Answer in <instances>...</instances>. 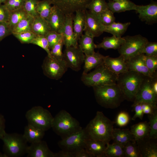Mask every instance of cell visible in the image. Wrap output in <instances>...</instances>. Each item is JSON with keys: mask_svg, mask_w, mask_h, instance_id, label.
Segmentation results:
<instances>
[{"mask_svg": "<svg viewBox=\"0 0 157 157\" xmlns=\"http://www.w3.org/2000/svg\"><path fill=\"white\" fill-rule=\"evenodd\" d=\"M115 122L98 111L94 118L85 128L88 138L99 140L106 144L112 140V131Z\"/></svg>", "mask_w": 157, "mask_h": 157, "instance_id": "6da1fadb", "label": "cell"}, {"mask_svg": "<svg viewBox=\"0 0 157 157\" xmlns=\"http://www.w3.org/2000/svg\"><path fill=\"white\" fill-rule=\"evenodd\" d=\"M92 88L97 103L106 108H117L125 99L123 93L116 83Z\"/></svg>", "mask_w": 157, "mask_h": 157, "instance_id": "7a4b0ae2", "label": "cell"}, {"mask_svg": "<svg viewBox=\"0 0 157 157\" xmlns=\"http://www.w3.org/2000/svg\"><path fill=\"white\" fill-rule=\"evenodd\" d=\"M145 76L142 74L130 70L118 75L116 84L123 93L125 99L133 102Z\"/></svg>", "mask_w": 157, "mask_h": 157, "instance_id": "3957f363", "label": "cell"}, {"mask_svg": "<svg viewBox=\"0 0 157 157\" xmlns=\"http://www.w3.org/2000/svg\"><path fill=\"white\" fill-rule=\"evenodd\" d=\"M51 128L63 139L82 128L78 121L68 112L62 110L53 117Z\"/></svg>", "mask_w": 157, "mask_h": 157, "instance_id": "277c9868", "label": "cell"}, {"mask_svg": "<svg viewBox=\"0 0 157 157\" xmlns=\"http://www.w3.org/2000/svg\"><path fill=\"white\" fill-rule=\"evenodd\" d=\"M118 75L112 72L104 64L92 72L82 74L81 80L88 87L112 85L116 83Z\"/></svg>", "mask_w": 157, "mask_h": 157, "instance_id": "5b68a950", "label": "cell"}, {"mask_svg": "<svg viewBox=\"0 0 157 157\" xmlns=\"http://www.w3.org/2000/svg\"><path fill=\"white\" fill-rule=\"evenodd\" d=\"M1 139L4 143V153L8 157H19L26 153L28 146L23 135L6 132Z\"/></svg>", "mask_w": 157, "mask_h": 157, "instance_id": "8992f818", "label": "cell"}, {"mask_svg": "<svg viewBox=\"0 0 157 157\" xmlns=\"http://www.w3.org/2000/svg\"><path fill=\"white\" fill-rule=\"evenodd\" d=\"M28 124L45 131L51 128L53 117L47 110L35 106L28 110L26 114Z\"/></svg>", "mask_w": 157, "mask_h": 157, "instance_id": "52a82bcc", "label": "cell"}, {"mask_svg": "<svg viewBox=\"0 0 157 157\" xmlns=\"http://www.w3.org/2000/svg\"><path fill=\"white\" fill-rule=\"evenodd\" d=\"M124 43L118 49L120 55L126 61L129 59L142 53V51L147 39L138 34L134 36H126L123 37Z\"/></svg>", "mask_w": 157, "mask_h": 157, "instance_id": "ba28073f", "label": "cell"}, {"mask_svg": "<svg viewBox=\"0 0 157 157\" xmlns=\"http://www.w3.org/2000/svg\"><path fill=\"white\" fill-rule=\"evenodd\" d=\"M42 68L45 76L55 80L60 79L68 68L63 59H58L48 55L44 60Z\"/></svg>", "mask_w": 157, "mask_h": 157, "instance_id": "9c48e42d", "label": "cell"}, {"mask_svg": "<svg viewBox=\"0 0 157 157\" xmlns=\"http://www.w3.org/2000/svg\"><path fill=\"white\" fill-rule=\"evenodd\" d=\"M88 136L85 128H82L68 136L63 139L58 144L61 150L74 152L85 148Z\"/></svg>", "mask_w": 157, "mask_h": 157, "instance_id": "30bf717a", "label": "cell"}, {"mask_svg": "<svg viewBox=\"0 0 157 157\" xmlns=\"http://www.w3.org/2000/svg\"><path fill=\"white\" fill-rule=\"evenodd\" d=\"M152 77L145 76L136 95L133 104L145 102L157 108V94L152 88Z\"/></svg>", "mask_w": 157, "mask_h": 157, "instance_id": "8fae6325", "label": "cell"}, {"mask_svg": "<svg viewBox=\"0 0 157 157\" xmlns=\"http://www.w3.org/2000/svg\"><path fill=\"white\" fill-rule=\"evenodd\" d=\"M85 56L79 47L71 46L65 47L63 59L68 68L76 72L79 71L84 63Z\"/></svg>", "mask_w": 157, "mask_h": 157, "instance_id": "7c38bea8", "label": "cell"}, {"mask_svg": "<svg viewBox=\"0 0 157 157\" xmlns=\"http://www.w3.org/2000/svg\"><path fill=\"white\" fill-rule=\"evenodd\" d=\"M62 11L65 15L73 14L78 10H86L91 0H48Z\"/></svg>", "mask_w": 157, "mask_h": 157, "instance_id": "4fadbf2b", "label": "cell"}, {"mask_svg": "<svg viewBox=\"0 0 157 157\" xmlns=\"http://www.w3.org/2000/svg\"><path fill=\"white\" fill-rule=\"evenodd\" d=\"M104 26L98 15L85 10V34L94 38L99 37L104 32Z\"/></svg>", "mask_w": 157, "mask_h": 157, "instance_id": "5bb4252c", "label": "cell"}, {"mask_svg": "<svg viewBox=\"0 0 157 157\" xmlns=\"http://www.w3.org/2000/svg\"><path fill=\"white\" fill-rule=\"evenodd\" d=\"M138 14L140 19L150 24L157 21V2L152 1L146 5H137L135 10Z\"/></svg>", "mask_w": 157, "mask_h": 157, "instance_id": "9a60e30c", "label": "cell"}, {"mask_svg": "<svg viewBox=\"0 0 157 157\" xmlns=\"http://www.w3.org/2000/svg\"><path fill=\"white\" fill-rule=\"evenodd\" d=\"M65 22L60 33L62 34L64 45L65 47L71 46L77 47L78 41L76 39L73 26V14L65 15Z\"/></svg>", "mask_w": 157, "mask_h": 157, "instance_id": "2e32d148", "label": "cell"}, {"mask_svg": "<svg viewBox=\"0 0 157 157\" xmlns=\"http://www.w3.org/2000/svg\"><path fill=\"white\" fill-rule=\"evenodd\" d=\"M141 157H157V138L149 136L135 141Z\"/></svg>", "mask_w": 157, "mask_h": 157, "instance_id": "e0dca14e", "label": "cell"}, {"mask_svg": "<svg viewBox=\"0 0 157 157\" xmlns=\"http://www.w3.org/2000/svg\"><path fill=\"white\" fill-rule=\"evenodd\" d=\"M27 157H54L55 153L51 151L46 142L43 140L31 143L26 149Z\"/></svg>", "mask_w": 157, "mask_h": 157, "instance_id": "ac0fdd59", "label": "cell"}, {"mask_svg": "<svg viewBox=\"0 0 157 157\" xmlns=\"http://www.w3.org/2000/svg\"><path fill=\"white\" fill-rule=\"evenodd\" d=\"M65 15L60 9L53 6L50 15L47 20L51 31L60 33L65 21Z\"/></svg>", "mask_w": 157, "mask_h": 157, "instance_id": "d6986e66", "label": "cell"}, {"mask_svg": "<svg viewBox=\"0 0 157 157\" xmlns=\"http://www.w3.org/2000/svg\"><path fill=\"white\" fill-rule=\"evenodd\" d=\"M104 64L110 71L117 75L129 71L126 61L121 55L115 58L105 56Z\"/></svg>", "mask_w": 157, "mask_h": 157, "instance_id": "ffe728a7", "label": "cell"}, {"mask_svg": "<svg viewBox=\"0 0 157 157\" xmlns=\"http://www.w3.org/2000/svg\"><path fill=\"white\" fill-rule=\"evenodd\" d=\"M145 55L141 53L126 60L129 70L135 71L145 76L151 77L145 61Z\"/></svg>", "mask_w": 157, "mask_h": 157, "instance_id": "44dd1931", "label": "cell"}, {"mask_svg": "<svg viewBox=\"0 0 157 157\" xmlns=\"http://www.w3.org/2000/svg\"><path fill=\"white\" fill-rule=\"evenodd\" d=\"M106 144L101 141L88 138L85 148L93 157H106L105 154Z\"/></svg>", "mask_w": 157, "mask_h": 157, "instance_id": "7402d4cb", "label": "cell"}, {"mask_svg": "<svg viewBox=\"0 0 157 157\" xmlns=\"http://www.w3.org/2000/svg\"><path fill=\"white\" fill-rule=\"evenodd\" d=\"M105 57L98 52L90 55L85 56L82 74L87 73L92 69L104 64Z\"/></svg>", "mask_w": 157, "mask_h": 157, "instance_id": "603a6c76", "label": "cell"}, {"mask_svg": "<svg viewBox=\"0 0 157 157\" xmlns=\"http://www.w3.org/2000/svg\"><path fill=\"white\" fill-rule=\"evenodd\" d=\"M85 10L76 11L73 18L74 33L75 37L78 41L83 34L85 22Z\"/></svg>", "mask_w": 157, "mask_h": 157, "instance_id": "cb8c5ba5", "label": "cell"}, {"mask_svg": "<svg viewBox=\"0 0 157 157\" xmlns=\"http://www.w3.org/2000/svg\"><path fill=\"white\" fill-rule=\"evenodd\" d=\"M45 131L28 124L24 130L23 136L27 142L31 143L37 142L42 140Z\"/></svg>", "mask_w": 157, "mask_h": 157, "instance_id": "d4e9b609", "label": "cell"}, {"mask_svg": "<svg viewBox=\"0 0 157 157\" xmlns=\"http://www.w3.org/2000/svg\"><path fill=\"white\" fill-rule=\"evenodd\" d=\"M107 4L108 8L114 13L135 10L137 6L130 0H123L121 2L109 0Z\"/></svg>", "mask_w": 157, "mask_h": 157, "instance_id": "484cf974", "label": "cell"}, {"mask_svg": "<svg viewBox=\"0 0 157 157\" xmlns=\"http://www.w3.org/2000/svg\"><path fill=\"white\" fill-rule=\"evenodd\" d=\"M113 143L123 145L128 142L135 141L133 135L129 129L113 128L112 131Z\"/></svg>", "mask_w": 157, "mask_h": 157, "instance_id": "4316f807", "label": "cell"}, {"mask_svg": "<svg viewBox=\"0 0 157 157\" xmlns=\"http://www.w3.org/2000/svg\"><path fill=\"white\" fill-rule=\"evenodd\" d=\"M130 131L135 141L142 139L149 135V123L146 121L133 125L131 127Z\"/></svg>", "mask_w": 157, "mask_h": 157, "instance_id": "83f0119b", "label": "cell"}, {"mask_svg": "<svg viewBox=\"0 0 157 157\" xmlns=\"http://www.w3.org/2000/svg\"><path fill=\"white\" fill-rule=\"evenodd\" d=\"M124 38L113 35L106 37L101 42L96 44V48H102L106 50L109 49H118L124 42Z\"/></svg>", "mask_w": 157, "mask_h": 157, "instance_id": "f1b7e54d", "label": "cell"}, {"mask_svg": "<svg viewBox=\"0 0 157 157\" xmlns=\"http://www.w3.org/2000/svg\"><path fill=\"white\" fill-rule=\"evenodd\" d=\"M51 31L47 21L39 15L34 18L32 31L36 35L45 36Z\"/></svg>", "mask_w": 157, "mask_h": 157, "instance_id": "f546056e", "label": "cell"}, {"mask_svg": "<svg viewBox=\"0 0 157 157\" xmlns=\"http://www.w3.org/2000/svg\"><path fill=\"white\" fill-rule=\"evenodd\" d=\"M94 37L89 35L83 34L78 40V46L85 56L92 54L95 52L96 44L94 42Z\"/></svg>", "mask_w": 157, "mask_h": 157, "instance_id": "4dcf8cb0", "label": "cell"}, {"mask_svg": "<svg viewBox=\"0 0 157 157\" xmlns=\"http://www.w3.org/2000/svg\"><path fill=\"white\" fill-rule=\"evenodd\" d=\"M130 24V22L122 23L114 22L109 25H104V32L110 33L117 37H121Z\"/></svg>", "mask_w": 157, "mask_h": 157, "instance_id": "1f68e13d", "label": "cell"}, {"mask_svg": "<svg viewBox=\"0 0 157 157\" xmlns=\"http://www.w3.org/2000/svg\"><path fill=\"white\" fill-rule=\"evenodd\" d=\"M28 15L23 8L10 12L8 24L11 31L20 21Z\"/></svg>", "mask_w": 157, "mask_h": 157, "instance_id": "d6a6232c", "label": "cell"}, {"mask_svg": "<svg viewBox=\"0 0 157 157\" xmlns=\"http://www.w3.org/2000/svg\"><path fill=\"white\" fill-rule=\"evenodd\" d=\"M105 154L107 157H125L123 146L116 143H107Z\"/></svg>", "mask_w": 157, "mask_h": 157, "instance_id": "836d02e7", "label": "cell"}, {"mask_svg": "<svg viewBox=\"0 0 157 157\" xmlns=\"http://www.w3.org/2000/svg\"><path fill=\"white\" fill-rule=\"evenodd\" d=\"M34 18L28 15L20 21L12 31L13 35L22 32L32 31V26Z\"/></svg>", "mask_w": 157, "mask_h": 157, "instance_id": "e575fe53", "label": "cell"}, {"mask_svg": "<svg viewBox=\"0 0 157 157\" xmlns=\"http://www.w3.org/2000/svg\"><path fill=\"white\" fill-rule=\"evenodd\" d=\"M108 8L107 3L105 0H91L86 7V9L98 15Z\"/></svg>", "mask_w": 157, "mask_h": 157, "instance_id": "d590c367", "label": "cell"}, {"mask_svg": "<svg viewBox=\"0 0 157 157\" xmlns=\"http://www.w3.org/2000/svg\"><path fill=\"white\" fill-rule=\"evenodd\" d=\"M51 5L48 0L39 1L36 8L37 13L41 17L47 20L51 10Z\"/></svg>", "mask_w": 157, "mask_h": 157, "instance_id": "8d00e7d4", "label": "cell"}, {"mask_svg": "<svg viewBox=\"0 0 157 157\" xmlns=\"http://www.w3.org/2000/svg\"><path fill=\"white\" fill-rule=\"evenodd\" d=\"M125 157H141L136 142L135 141L129 142L123 145Z\"/></svg>", "mask_w": 157, "mask_h": 157, "instance_id": "74e56055", "label": "cell"}, {"mask_svg": "<svg viewBox=\"0 0 157 157\" xmlns=\"http://www.w3.org/2000/svg\"><path fill=\"white\" fill-rule=\"evenodd\" d=\"M149 120L150 128L149 137L153 138H157V110L153 114L148 115Z\"/></svg>", "mask_w": 157, "mask_h": 157, "instance_id": "f35d334b", "label": "cell"}, {"mask_svg": "<svg viewBox=\"0 0 157 157\" xmlns=\"http://www.w3.org/2000/svg\"><path fill=\"white\" fill-rule=\"evenodd\" d=\"M39 0H25L23 8L29 16L34 18L39 15L36 11Z\"/></svg>", "mask_w": 157, "mask_h": 157, "instance_id": "ab89813d", "label": "cell"}, {"mask_svg": "<svg viewBox=\"0 0 157 157\" xmlns=\"http://www.w3.org/2000/svg\"><path fill=\"white\" fill-rule=\"evenodd\" d=\"M64 45L63 37H62L58 42L55 44L50 50V55L56 59H63V47Z\"/></svg>", "mask_w": 157, "mask_h": 157, "instance_id": "60d3db41", "label": "cell"}, {"mask_svg": "<svg viewBox=\"0 0 157 157\" xmlns=\"http://www.w3.org/2000/svg\"><path fill=\"white\" fill-rule=\"evenodd\" d=\"M114 13L108 8L102 12L98 15L102 24L105 26H107L115 22V17Z\"/></svg>", "mask_w": 157, "mask_h": 157, "instance_id": "b9f144b4", "label": "cell"}, {"mask_svg": "<svg viewBox=\"0 0 157 157\" xmlns=\"http://www.w3.org/2000/svg\"><path fill=\"white\" fill-rule=\"evenodd\" d=\"M31 44L37 45L44 49L47 55H50V50L48 41L45 36L36 35Z\"/></svg>", "mask_w": 157, "mask_h": 157, "instance_id": "7bdbcfd3", "label": "cell"}, {"mask_svg": "<svg viewBox=\"0 0 157 157\" xmlns=\"http://www.w3.org/2000/svg\"><path fill=\"white\" fill-rule=\"evenodd\" d=\"M21 43H31L36 35L31 31H27L13 35Z\"/></svg>", "mask_w": 157, "mask_h": 157, "instance_id": "ee69618b", "label": "cell"}, {"mask_svg": "<svg viewBox=\"0 0 157 157\" xmlns=\"http://www.w3.org/2000/svg\"><path fill=\"white\" fill-rule=\"evenodd\" d=\"M142 53L146 56H157V43L148 41L145 44Z\"/></svg>", "mask_w": 157, "mask_h": 157, "instance_id": "f6af8a7d", "label": "cell"}, {"mask_svg": "<svg viewBox=\"0 0 157 157\" xmlns=\"http://www.w3.org/2000/svg\"><path fill=\"white\" fill-rule=\"evenodd\" d=\"M145 61L146 66L151 76L157 73V56H145Z\"/></svg>", "mask_w": 157, "mask_h": 157, "instance_id": "bcb514c9", "label": "cell"}, {"mask_svg": "<svg viewBox=\"0 0 157 157\" xmlns=\"http://www.w3.org/2000/svg\"><path fill=\"white\" fill-rule=\"evenodd\" d=\"M63 36L61 33L51 31L45 36L49 43L50 50L57 43Z\"/></svg>", "mask_w": 157, "mask_h": 157, "instance_id": "7dc6e473", "label": "cell"}, {"mask_svg": "<svg viewBox=\"0 0 157 157\" xmlns=\"http://www.w3.org/2000/svg\"><path fill=\"white\" fill-rule=\"evenodd\" d=\"M25 0H7L3 4L10 12L23 8Z\"/></svg>", "mask_w": 157, "mask_h": 157, "instance_id": "c3c4849f", "label": "cell"}, {"mask_svg": "<svg viewBox=\"0 0 157 157\" xmlns=\"http://www.w3.org/2000/svg\"><path fill=\"white\" fill-rule=\"evenodd\" d=\"M130 120V117L129 114L125 111H121L117 116L115 122L120 127H123L126 125Z\"/></svg>", "mask_w": 157, "mask_h": 157, "instance_id": "681fc988", "label": "cell"}, {"mask_svg": "<svg viewBox=\"0 0 157 157\" xmlns=\"http://www.w3.org/2000/svg\"><path fill=\"white\" fill-rule=\"evenodd\" d=\"M12 34L8 22H0V42L6 37Z\"/></svg>", "mask_w": 157, "mask_h": 157, "instance_id": "f907efd6", "label": "cell"}, {"mask_svg": "<svg viewBox=\"0 0 157 157\" xmlns=\"http://www.w3.org/2000/svg\"><path fill=\"white\" fill-rule=\"evenodd\" d=\"M132 107L135 112V113L132 118L131 119L135 120L137 118L142 120L144 115L141 103L133 104Z\"/></svg>", "mask_w": 157, "mask_h": 157, "instance_id": "816d5d0a", "label": "cell"}, {"mask_svg": "<svg viewBox=\"0 0 157 157\" xmlns=\"http://www.w3.org/2000/svg\"><path fill=\"white\" fill-rule=\"evenodd\" d=\"M10 12L4 4H0V22H8Z\"/></svg>", "mask_w": 157, "mask_h": 157, "instance_id": "f5cc1de1", "label": "cell"}, {"mask_svg": "<svg viewBox=\"0 0 157 157\" xmlns=\"http://www.w3.org/2000/svg\"><path fill=\"white\" fill-rule=\"evenodd\" d=\"M141 104L144 114H151L157 110V108L148 103L142 102Z\"/></svg>", "mask_w": 157, "mask_h": 157, "instance_id": "db71d44e", "label": "cell"}, {"mask_svg": "<svg viewBox=\"0 0 157 157\" xmlns=\"http://www.w3.org/2000/svg\"><path fill=\"white\" fill-rule=\"evenodd\" d=\"M74 157H93L85 148H83L74 152Z\"/></svg>", "mask_w": 157, "mask_h": 157, "instance_id": "11a10c76", "label": "cell"}, {"mask_svg": "<svg viewBox=\"0 0 157 157\" xmlns=\"http://www.w3.org/2000/svg\"><path fill=\"white\" fill-rule=\"evenodd\" d=\"M54 157H74L73 152L61 150L55 153Z\"/></svg>", "mask_w": 157, "mask_h": 157, "instance_id": "9f6ffc18", "label": "cell"}, {"mask_svg": "<svg viewBox=\"0 0 157 157\" xmlns=\"http://www.w3.org/2000/svg\"><path fill=\"white\" fill-rule=\"evenodd\" d=\"M5 121L3 116L0 114V139H1L6 133L5 128Z\"/></svg>", "mask_w": 157, "mask_h": 157, "instance_id": "6f0895ef", "label": "cell"}, {"mask_svg": "<svg viewBox=\"0 0 157 157\" xmlns=\"http://www.w3.org/2000/svg\"><path fill=\"white\" fill-rule=\"evenodd\" d=\"M7 0H0V4H2V3L4 4Z\"/></svg>", "mask_w": 157, "mask_h": 157, "instance_id": "680465c9", "label": "cell"}, {"mask_svg": "<svg viewBox=\"0 0 157 157\" xmlns=\"http://www.w3.org/2000/svg\"><path fill=\"white\" fill-rule=\"evenodd\" d=\"M109 0L113 1H117V2H121V1H123V0Z\"/></svg>", "mask_w": 157, "mask_h": 157, "instance_id": "91938a15", "label": "cell"}]
</instances>
